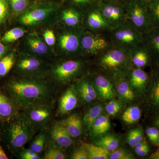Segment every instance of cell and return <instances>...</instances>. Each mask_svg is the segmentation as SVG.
<instances>
[{
	"label": "cell",
	"mask_w": 159,
	"mask_h": 159,
	"mask_svg": "<svg viewBox=\"0 0 159 159\" xmlns=\"http://www.w3.org/2000/svg\"><path fill=\"white\" fill-rule=\"evenodd\" d=\"M6 87L16 105L24 109L36 101L51 99L54 92L46 83L30 78L11 80Z\"/></svg>",
	"instance_id": "1"
},
{
	"label": "cell",
	"mask_w": 159,
	"mask_h": 159,
	"mask_svg": "<svg viewBox=\"0 0 159 159\" xmlns=\"http://www.w3.org/2000/svg\"><path fill=\"white\" fill-rule=\"evenodd\" d=\"M10 121L7 132L8 144L13 150H21L34 136L35 129L23 115H17Z\"/></svg>",
	"instance_id": "2"
},
{
	"label": "cell",
	"mask_w": 159,
	"mask_h": 159,
	"mask_svg": "<svg viewBox=\"0 0 159 159\" xmlns=\"http://www.w3.org/2000/svg\"><path fill=\"white\" fill-rule=\"evenodd\" d=\"M112 45L130 50L144 43V35L129 21L109 31Z\"/></svg>",
	"instance_id": "3"
},
{
	"label": "cell",
	"mask_w": 159,
	"mask_h": 159,
	"mask_svg": "<svg viewBox=\"0 0 159 159\" xmlns=\"http://www.w3.org/2000/svg\"><path fill=\"white\" fill-rule=\"evenodd\" d=\"M128 21L144 34L153 29L150 14L145 0H135L125 6Z\"/></svg>",
	"instance_id": "4"
},
{
	"label": "cell",
	"mask_w": 159,
	"mask_h": 159,
	"mask_svg": "<svg viewBox=\"0 0 159 159\" xmlns=\"http://www.w3.org/2000/svg\"><path fill=\"white\" fill-rule=\"evenodd\" d=\"M50 99L36 101L24 109L23 116L35 129L45 127L52 119L53 107Z\"/></svg>",
	"instance_id": "5"
},
{
	"label": "cell",
	"mask_w": 159,
	"mask_h": 159,
	"mask_svg": "<svg viewBox=\"0 0 159 159\" xmlns=\"http://www.w3.org/2000/svg\"><path fill=\"white\" fill-rule=\"evenodd\" d=\"M99 54V64L106 69L118 70L131 62L129 50L112 45Z\"/></svg>",
	"instance_id": "6"
},
{
	"label": "cell",
	"mask_w": 159,
	"mask_h": 159,
	"mask_svg": "<svg viewBox=\"0 0 159 159\" xmlns=\"http://www.w3.org/2000/svg\"><path fill=\"white\" fill-rule=\"evenodd\" d=\"M82 68L81 61L70 60L55 66L52 69L51 74L59 84H67L79 74Z\"/></svg>",
	"instance_id": "7"
},
{
	"label": "cell",
	"mask_w": 159,
	"mask_h": 159,
	"mask_svg": "<svg viewBox=\"0 0 159 159\" xmlns=\"http://www.w3.org/2000/svg\"><path fill=\"white\" fill-rule=\"evenodd\" d=\"M98 9L111 29L128 21L125 6L115 3L101 2Z\"/></svg>",
	"instance_id": "8"
},
{
	"label": "cell",
	"mask_w": 159,
	"mask_h": 159,
	"mask_svg": "<svg viewBox=\"0 0 159 159\" xmlns=\"http://www.w3.org/2000/svg\"><path fill=\"white\" fill-rule=\"evenodd\" d=\"M80 43L83 51L92 55L100 54L111 45L110 42L100 34H83L80 37Z\"/></svg>",
	"instance_id": "9"
},
{
	"label": "cell",
	"mask_w": 159,
	"mask_h": 159,
	"mask_svg": "<svg viewBox=\"0 0 159 159\" xmlns=\"http://www.w3.org/2000/svg\"><path fill=\"white\" fill-rule=\"evenodd\" d=\"M77 92L74 87H71L66 90L59 99L58 105L59 116H64L73 110L77 107Z\"/></svg>",
	"instance_id": "10"
},
{
	"label": "cell",
	"mask_w": 159,
	"mask_h": 159,
	"mask_svg": "<svg viewBox=\"0 0 159 159\" xmlns=\"http://www.w3.org/2000/svg\"><path fill=\"white\" fill-rule=\"evenodd\" d=\"M50 136L53 143L60 148H68L73 144L72 137L60 122H56L53 125Z\"/></svg>",
	"instance_id": "11"
},
{
	"label": "cell",
	"mask_w": 159,
	"mask_h": 159,
	"mask_svg": "<svg viewBox=\"0 0 159 159\" xmlns=\"http://www.w3.org/2000/svg\"><path fill=\"white\" fill-rule=\"evenodd\" d=\"M131 62L136 68H141L148 65L151 57L144 43L136 46L130 50Z\"/></svg>",
	"instance_id": "12"
},
{
	"label": "cell",
	"mask_w": 159,
	"mask_h": 159,
	"mask_svg": "<svg viewBox=\"0 0 159 159\" xmlns=\"http://www.w3.org/2000/svg\"><path fill=\"white\" fill-rule=\"evenodd\" d=\"M17 108L12 99L0 93V122L9 121L16 116Z\"/></svg>",
	"instance_id": "13"
},
{
	"label": "cell",
	"mask_w": 159,
	"mask_h": 159,
	"mask_svg": "<svg viewBox=\"0 0 159 159\" xmlns=\"http://www.w3.org/2000/svg\"><path fill=\"white\" fill-rule=\"evenodd\" d=\"M87 24L90 29L97 32L109 31L111 29L98 9L89 12L87 17Z\"/></svg>",
	"instance_id": "14"
},
{
	"label": "cell",
	"mask_w": 159,
	"mask_h": 159,
	"mask_svg": "<svg viewBox=\"0 0 159 159\" xmlns=\"http://www.w3.org/2000/svg\"><path fill=\"white\" fill-rule=\"evenodd\" d=\"M144 43L152 59L159 63V29H153L144 35Z\"/></svg>",
	"instance_id": "15"
},
{
	"label": "cell",
	"mask_w": 159,
	"mask_h": 159,
	"mask_svg": "<svg viewBox=\"0 0 159 159\" xmlns=\"http://www.w3.org/2000/svg\"><path fill=\"white\" fill-rule=\"evenodd\" d=\"M93 84L97 93L104 99H111L115 96L113 86L111 82L102 75H98L95 77Z\"/></svg>",
	"instance_id": "16"
},
{
	"label": "cell",
	"mask_w": 159,
	"mask_h": 159,
	"mask_svg": "<svg viewBox=\"0 0 159 159\" xmlns=\"http://www.w3.org/2000/svg\"><path fill=\"white\" fill-rule=\"evenodd\" d=\"M60 122L72 138H78L82 134V122L77 114H72Z\"/></svg>",
	"instance_id": "17"
},
{
	"label": "cell",
	"mask_w": 159,
	"mask_h": 159,
	"mask_svg": "<svg viewBox=\"0 0 159 159\" xmlns=\"http://www.w3.org/2000/svg\"><path fill=\"white\" fill-rule=\"evenodd\" d=\"M59 43L61 48L67 53H75L81 48L80 37L73 32H66L62 34L60 38Z\"/></svg>",
	"instance_id": "18"
},
{
	"label": "cell",
	"mask_w": 159,
	"mask_h": 159,
	"mask_svg": "<svg viewBox=\"0 0 159 159\" xmlns=\"http://www.w3.org/2000/svg\"><path fill=\"white\" fill-rule=\"evenodd\" d=\"M51 10L49 9H37L26 12L20 17V22L25 25H32L42 21L47 17Z\"/></svg>",
	"instance_id": "19"
},
{
	"label": "cell",
	"mask_w": 159,
	"mask_h": 159,
	"mask_svg": "<svg viewBox=\"0 0 159 159\" xmlns=\"http://www.w3.org/2000/svg\"><path fill=\"white\" fill-rule=\"evenodd\" d=\"M129 75V84L138 90H143L149 81L148 74L141 68L134 69Z\"/></svg>",
	"instance_id": "20"
},
{
	"label": "cell",
	"mask_w": 159,
	"mask_h": 159,
	"mask_svg": "<svg viewBox=\"0 0 159 159\" xmlns=\"http://www.w3.org/2000/svg\"><path fill=\"white\" fill-rule=\"evenodd\" d=\"M41 62L34 57H26L20 60L17 64V68L25 74H34L41 67Z\"/></svg>",
	"instance_id": "21"
},
{
	"label": "cell",
	"mask_w": 159,
	"mask_h": 159,
	"mask_svg": "<svg viewBox=\"0 0 159 159\" xmlns=\"http://www.w3.org/2000/svg\"><path fill=\"white\" fill-rule=\"evenodd\" d=\"M110 127L108 117L101 114L93 122L90 131L93 135H101L107 132Z\"/></svg>",
	"instance_id": "22"
},
{
	"label": "cell",
	"mask_w": 159,
	"mask_h": 159,
	"mask_svg": "<svg viewBox=\"0 0 159 159\" xmlns=\"http://www.w3.org/2000/svg\"><path fill=\"white\" fill-rule=\"evenodd\" d=\"M82 146L87 152L89 159H107L109 157V152L100 146L86 143Z\"/></svg>",
	"instance_id": "23"
},
{
	"label": "cell",
	"mask_w": 159,
	"mask_h": 159,
	"mask_svg": "<svg viewBox=\"0 0 159 159\" xmlns=\"http://www.w3.org/2000/svg\"><path fill=\"white\" fill-rule=\"evenodd\" d=\"M95 144L109 152H112L118 148L119 141L118 138L114 135L108 134L98 139Z\"/></svg>",
	"instance_id": "24"
},
{
	"label": "cell",
	"mask_w": 159,
	"mask_h": 159,
	"mask_svg": "<svg viewBox=\"0 0 159 159\" xmlns=\"http://www.w3.org/2000/svg\"><path fill=\"white\" fill-rule=\"evenodd\" d=\"M150 100L155 108H159V69L152 76L151 84Z\"/></svg>",
	"instance_id": "25"
},
{
	"label": "cell",
	"mask_w": 159,
	"mask_h": 159,
	"mask_svg": "<svg viewBox=\"0 0 159 159\" xmlns=\"http://www.w3.org/2000/svg\"><path fill=\"white\" fill-rule=\"evenodd\" d=\"M122 79L119 81L117 88L119 99L126 102L132 101L134 99L135 95L131 89L130 84L124 78Z\"/></svg>",
	"instance_id": "26"
},
{
	"label": "cell",
	"mask_w": 159,
	"mask_h": 159,
	"mask_svg": "<svg viewBox=\"0 0 159 159\" xmlns=\"http://www.w3.org/2000/svg\"><path fill=\"white\" fill-rule=\"evenodd\" d=\"M103 107L101 105H96L86 112L83 119V122L90 131L94 121L102 114Z\"/></svg>",
	"instance_id": "27"
},
{
	"label": "cell",
	"mask_w": 159,
	"mask_h": 159,
	"mask_svg": "<svg viewBox=\"0 0 159 159\" xmlns=\"http://www.w3.org/2000/svg\"><path fill=\"white\" fill-rule=\"evenodd\" d=\"M28 44L31 51L35 54H44L48 52V45L38 36H29L28 39Z\"/></svg>",
	"instance_id": "28"
},
{
	"label": "cell",
	"mask_w": 159,
	"mask_h": 159,
	"mask_svg": "<svg viewBox=\"0 0 159 159\" xmlns=\"http://www.w3.org/2000/svg\"><path fill=\"white\" fill-rule=\"evenodd\" d=\"M62 19L64 22L69 27H76L80 22V14L74 9H66L62 12Z\"/></svg>",
	"instance_id": "29"
},
{
	"label": "cell",
	"mask_w": 159,
	"mask_h": 159,
	"mask_svg": "<svg viewBox=\"0 0 159 159\" xmlns=\"http://www.w3.org/2000/svg\"><path fill=\"white\" fill-rule=\"evenodd\" d=\"M141 117V111L137 106L129 107L122 114V119L126 124H131L136 123Z\"/></svg>",
	"instance_id": "30"
},
{
	"label": "cell",
	"mask_w": 159,
	"mask_h": 159,
	"mask_svg": "<svg viewBox=\"0 0 159 159\" xmlns=\"http://www.w3.org/2000/svg\"><path fill=\"white\" fill-rule=\"evenodd\" d=\"M147 4L152 28L159 29V0H150Z\"/></svg>",
	"instance_id": "31"
},
{
	"label": "cell",
	"mask_w": 159,
	"mask_h": 159,
	"mask_svg": "<svg viewBox=\"0 0 159 159\" xmlns=\"http://www.w3.org/2000/svg\"><path fill=\"white\" fill-rule=\"evenodd\" d=\"M47 139V134L45 132L41 131L32 139L30 148L34 150L36 153L39 154L43 150Z\"/></svg>",
	"instance_id": "32"
},
{
	"label": "cell",
	"mask_w": 159,
	"mask_h": 159,
	"mask_svg": "<svg viewBox=\"0 0 159 159\" xmlns=\"http://www.w3.org/2000/svg\"><path fill=\"white\" fill-rule=\"evenodd\" d=\"M15 62V56L10 53L0 59V77L6 76L12 68Z\"/></svg>",
	"instance_id": "33"
},
{
	"label": "cell",
	"mask_w": 159,
	"mask_h": 159,
	"mask_svg": "<svg viewBox=\"0 0 159 159\" xmlns=\"http://www.w3.org/2000/svg\"><path fill=\"white\" fill-rule=\"evenodd\" d=\"M74 87L79 89L88 94L93 100H96L97 97V92L93 84L89 80L83 79L77 83Z\"/></svg>",
	"instance_id": "34"
},
{
	"label": "cell",
	"mask_w": 159,
	"mask_h": 159,
	"mask_svg": "<svg viewBox=\"0 0 159 159\" xmlns=\"http://www.w3.org/2000/svg\"><path fill=\"white\" fill-rule=\"evenodd\" d=\"M26 31L22 28H15L6 32L3 35L1 40L4 43L13 42L24 36Z\"/></svg>",
	"instance_id": "35"
},
{
	"label": "cell",
	"mask_w": 159,
	"mask_h": 159,
	"mask_svg": "<svg viewBox=\"0 0 159 159\" xmlns=\"http://www.w3.org/2000/svg\"><path fill=\"white\" fill-rule=\"evenodd\" d=\"M51 144L49 145L44 155V159H65L66 158L65 154L60 148L55 144Z\"/></svg>",
	"instance_id": "36"
},
{
	"label": "cell",
	"mask_w": 159,
	"mask_h": 159,
	"mask_svg": "<svg viewBox=\"0 0 159 159\" xmlns=\"http://www.w3.org/2000/svg\"><path fill=\"white\" fill-rule=\"evenodd\" d=\"M144 139L143 130L140 127L130 130L127 135V142L129 145L132 147H134L137 144Z\"/></svg>",
	"instance_id": "37"
},
{
	"label": "cell",
	"mask_w": 159,
	"mask_h": 159,
	"mask_svg": "<svg viewBox=\"0 0 159 159\" xmlns=\"http://www.w3.org/2000/svg\"><path fill=\"white\" fill-rule=\"evenodd\" d=\"M109 158L110 159H134L132 154L124 148H117L110 154Z\"/></svg>",
	"instance_id": "38"
},
{
	"label": "cell",
	"mask_w": 159,
	"mask_h": 159,
	"mask_svg": "<svg viewBox=\"0 0 159 159\" xmlns=\"http://www.w3.org/2000/svg\"><path fill=\"white\" fill-rule=\"evenodd\" d=\"M122 108L121 102L116 100H112L106 106L105 110L108 115L113 116L118 114Z\"/></svg>",
	"instance_id": "39"
},
{
	"label": "cell",
	"mask_w": 159,
	"mask_h": 159,
	"mask_svg": "<svg viewBox=\"0 0 159 159\" xmlns=\"http://www.w3.org/2000/svg\"><path fill=\"white\" fill-rule=\"evenodd\" d=\"M10 3L11 9L16 13L24 11L28 5L27 0H10Z\"/></svg>",
	"instance_id": "40"
},
{
	"label": "cell",
	"mask_w": 159,
	"mask_h": 159,
	"mask_svg": "<svg viewBox=\"0 0 159 159\" xmlns=\"http://www.w3.org/2000/svg\"><path fill=\"white\" fill-rule=\"evenodd\" d=\"M9 16V7L6 0H0V25L5 22Z\"/></svg>",
	"instance_id": "41"
},
{
	"label": "cell",
	"mask_w": 159,
	"mask_h": 159,
	"mask_svg": "<svg viewBox=\"0 0 159 159\" xmlns=\"http://www.w3.org/2000/svg\"><path fill=\"white\" fill-rule=\"evenodd\" d=\"M146 134L151 142L157 145L159 136V130L157 127H150L147 128Z\"/></svg>",
	"instance_id": "42"
},
{
	"label": "cell",
	"mask_w": 159,
	"mask_h": 159,
	"mask_svg": "<svg viewBox=\"0 0 159 159\" xmlns=\"http://www.w3.org/2000/svg\"><path fill=\"white\" fill-rule=\"evenodd\" d=\"M72 159H89L87 152L84 147L81 146L74 149L70 157Z\"/></svg>",
	"instance_id": "43"
},
{
	"label": "cell",
	"mask_w": 159,
	"mask_h": 159,
	"mask_svg": "<svg viewBox=\"0 0 159 159\" xmlns=\"http://www.w3.org/2000/svg\"><path fill=\"white\" fill-rule=\"evenodd\" d=\"M20 158L22 159H39V154L31 148L23 149L20 154Z\"/></svg>",
	"instance_id": "44"
},
{
	"label": "cell",
	"mask_w": 159,
	"mask_h": 159,
	"mask_svg": "<svg viewBox=\"0 0 159 159\" xmlns=\"http://www.w3.org/2000/svg\"><path fill=\"white\" fill-rule=\"evenodd\" d=\"M43 35L46 43L48 46H52L55 44L56 38L54 32L52 30L49 29L46 30L44 32Z\"/></svg>",
	"instance_id": "45"
},
{
	"label": "cell",
	"mask_w": 159,
	"mask_h": 159,
	"mask_svg": "<svg viewBox=\"0 0 159 159\" xmlns=\"http://www.w3.org/2000/svg\"><path fill=\"white\" fill-rule=\"evenodd\" d=\"M135 152L139 156L144 157L148 154L149 152V147L148 144L140 149H135Z\"/></svg>",
	"instance_id": "46"
},
{
	"label": "cell",
	"mask_w": 159,
	"mask_h": 159,
	"mask_svg": "<svg viewBox=\"0 0 159 159\" xmlns=\"http://www.w3.org/2000/svg\"><path fill=\"white\" fill-rule=\"evenodd\" d=\"M7 50V47L3 43L1 39H0V59L3 57L6 54Z\"/></svg>",
	"instance_id": "47"
},
{
	"label": "cell",
	"mask_w": 159,
	"mask_h": 159,
	"mask_svg": "<svg viewBox=\"0 0 159 159\" xmlns=\"http://www.w3.org/2000/svg\"><path fill=\"white\" fill-rule=\"evenodd\" d=\"M149 158L152 159H159V148L151 154Z\"/></svg>",
	"instance_id": "48"
},
{
	"label": "cell",
	"mask_w": 159,
	"mask_h": 159,
	"mask_svg": "<svg viewBox=\"0 0 159 159\" xmlns=\"http://www.w3.org/2000/svg\"><path fill=\"white\" fill-rule=\"evenodd\" d=\"M8 157L6 155L2 146L0 145V159H8Z\"/></svg>",
	"instance_id": "49"
},
{
	"label": "cell",
	"mask_w": 159,
	"mask_h": 159,
	"mask_svg": "<svg viewBox=\"0 0 159 159\" xmlns=\"http://www.w3.org/2000/svg\"><path fill=\"white\" fill-rule=\"evenodd\" d=\"M154 125H155L156 127L159 128V116H158L154 120Z\"/></svg>",
	"instance_id": "50"
},
{
	"label": "cell",
	"mask_w": 159,
	"mask_h": 159,
	"mask_svg": "<svg viewBox=\"0 0 159 159\" xmlns=\"http://www.w3.org/2000/svg\"><path fill=\"white\" fill-rule=\"evenodd\" d=\"M90 0H74V2L77 4H83V3L87 2Z\"/></svg>",
	"instance_id": "51"
},
{
	"label": "cell",
	"mask_w": 159,
	"mask_h": 159,
	"mask_svg": "<svg viewBox=\"0 0 159 159\" xmlns=\"http://www.w3.org/2000/svg\"><path fill=\"white\" fill-rule=\"evenodd\" d=\"M157 146H159V138H158V144H157Z\"/></svg>",
	"instance_id": "52"
},
{
	"label": "cell",
	"mask_w": 159,
	"mask_h": 159,
	"mask_svg": "<svg viewBox=\"0 0 159 159\" xmlns=\"http://www.w3.org/2000/svg\"><path fill=\"white\" fill-rule=\"evenodd\" d=\"M145 2H149V1H150V0H145Z\"/></svg>",
	"instance_id": "53"
}]
</instances>
